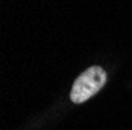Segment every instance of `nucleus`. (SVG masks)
Wrapping results in <instances>:
<instances>
[{
    "label": "nucleus",
    "mask_w": 132,
    "mask_h": 130,
    "mask_svg": "<svg viewBox=\"0 0 132 130\" xmlns=\"http://www.w3.org/2000/svg\"><path fill=\"white\" fill-rule=\"evenodd\" d=\"M107 82V74L102 68L99 66H91L82 72L72 85L71 89V100L74 104H82L88 100L90 97L97 94L101 88Z\"/></svg>",
    "instance_id": "1"
}]
</instances>
